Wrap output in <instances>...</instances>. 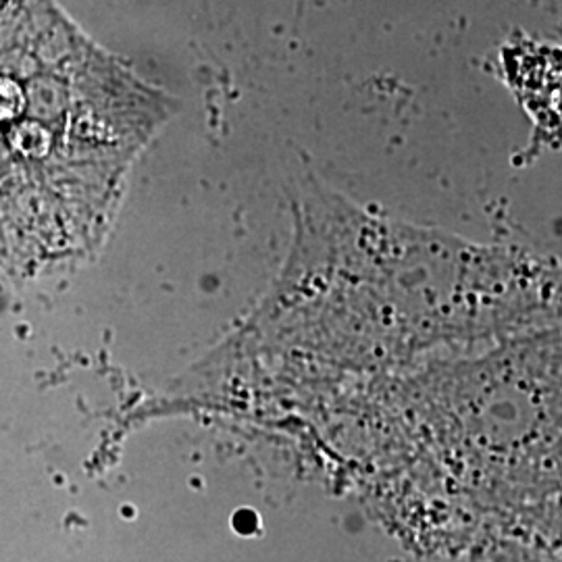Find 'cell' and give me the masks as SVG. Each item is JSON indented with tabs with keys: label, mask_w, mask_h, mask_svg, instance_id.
Segmentation results:
<instances>
[{
	"label": "cell",
	"mask_w": 562,
	"mask_h": 562,
	"mask_svg": "<svg viewBox=\"0 0 562 562\" xmlns=\"http://www.w3.org/2000/svg\"><path fill=\"white\" fill-rule=\"evenodd\" d=\"M159 106L48 0L0 7V271L97 238Z\"/></svg>",
	"instance_id": "obj_1"
}]
</instances>
